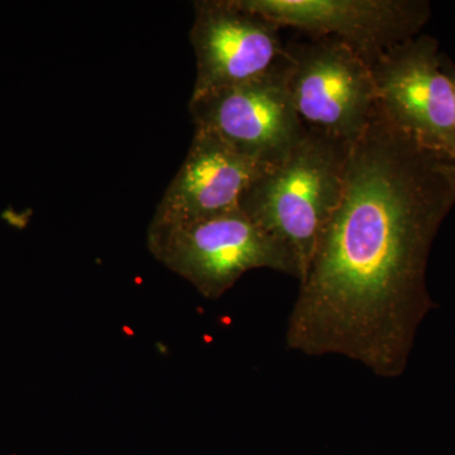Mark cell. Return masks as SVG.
Here are the masks:
<instances>
[{"mask_svg":"<svg viewBox=\"0 0 455 455\" xmlns=\"http://www.w3.org/2000/svg\"><path fill=\"white\" fill-rule=\"evenodd\" d=\"M454 206V158L401 131L377 104L350 145L340 202L287 320V347L348 358L381 379L400 376L430 307L431 243Z\"/></svg>","mask_w":455,"mask_h":455,"instance_id":"1","label":"cell"},{"mask_svg":"<svg viewBox=\"0 0 455 455\" xmlns=\"http://www.w3.org/2000/svg\"><path fill=\"white\" fill-rule=\"evenodd\" d=\"M350 145L307 128L291 154L266 167L239 200L248 218L295 254L302 276L340 202Z\"/></svg>","mask_w":455,"mask_h":455,"instance_id":"2","label":"cell"},{"mask_svg":"<svg viewBox=\"0 0 455 455\" xmlns=\"http://www.w3.org/2000/svg\"><path fill=\"white\" fill-rule=\"evenodd\" d=\"M149 252L209 300H218L248 271L269 268L300 281L295 254L241 209L148 229Z\"/></svg>","mask_w":455,"mask_h":455,"instance_id":"3","label":"cell"},{"mask_svg":"<svg viewBox=\"0 0 455 455\" xmlns=\"http://www.w3.org/2000/svg\"><path fill=\"white\" fill-rule=\"evenodd\" d=\"M287 89L309 130L355 142L377 107L371 66L333 37H307L286 44Z\"/></svg>","mask_w":455,"mask_h":455,"instance_id":"4","label":"cell"},{"mask_svg":"<svg viewBox=\"0 0 455 455\" xmlns=\"http://www.w3.org/2000/svg\"><path fill=\"white\" fill-rule=\"evenodd\" d=\"M289 65L252 82L191 95L196 130L263 166L283 163L307 132L287 89Z\"/></svg>","mask_w":455,"mask_h":455,"instance_id":"5","label":"cell"},{"mask_svg":"<svg viewBox=\"0 0 455 455\" xmlns=\"http://www.w3.org/2000/svg\"><path fill=\"white\" fill-rule=\"evenodd\" d=\"M440 56L438 40L421 33L379 57L371 71L377 104L390 121L455 160L454 90Z\"/></svg>","mask_w":455,"mask_h":455,"instance_id":"6","label":"cell"},{"mask_svg":"<svg viewBox=\"0 0 455 455\" xmlns=\"http://www.w3.org/2000/svg\"><path fill=\"white\" fill-rule=\"evenodd\" d=\"M194 13L196 82L191 95L252 82L289 65L281 27L243 0H200Z\"/></svg>","mask_w":455,"mask_h":455,"instance_id":"7","label":"cell"},{"mask_svg":"<svg viewBox=\"0 0 455 455\" xmlns=\"http://www.w3.org/2000/svg\"><path fill=\"white\" fill-rule=\"evenodd\" d=\"M244 5L307 37H333L368 65L421 35L431 17L427 0H243Z\"/></svg>","mask_w":455,"mask_h":455,"instance_id":"8","label":"cell"},{"mask_svg":"<svg viewBox=\"0 0 455 455\" xmlns=\"http://www.w3.org/2000/svg\"><path fill=\"white\" fill-rule=\"evenodd\" d=\"M266 167L238 154L211 132L196 128L187 157L151 224H185L235 211L245 188Z\"/></svg>","mask_w":455,"mask_h":455,"instance_id":"9","label":"cell"},{"mask_svg":"<svg viewBox=\"0 0 455 455\" xmlns=\"http://www.w3.org/2000/svg\"><path fill=\"white\" fill-rule=\"evenodd\" d=\"M440 60H442V68L444 70V73L447 74L449 80H451V85H453L454 90V99H455V62L447 55V53H443L440 56Z\"/></svg>","mask_w":455,"mask_h":455,"instance_id":"10","label":"cell"}]
</instances>
